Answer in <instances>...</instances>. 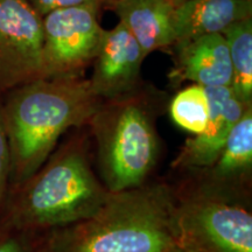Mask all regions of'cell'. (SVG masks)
I'll return each mask as SVG.
<instances>
[{
	"label": "cell",
	"instance_id": "obj_16",
	"mask_svg": "<svg viewBox=\"0 0 252 252\" xmlns=\"http://www.w3.org/2000/svg\"><path fill=\"white\" fill-rule=\"evenodd\" d=\"M11 172V156L1 112V96H0V202L5 197Z\"/></svg>",
	"mask_w": 252,
	"mask_h": 252
},
{
	"label": "cell",
	"instance_id": "obj_11",
	"mask_svg": "<svg viewBox=\"0 0 252 252\" xmlns=\"http://www.w3.org/2000/svg\"><path fill=\"white\" fill-rule=\"evenodd\" d=\"M203 171L201 186L231 196H247L252 173V105L231 128L220 156Z\"/></svg>",
	"mask_w": 252,
	"mask_h": 252
},
{
	"label": "cell",
	"instance_id": "obj_4",
	"mask_svg": "<svg viewBox=\"0 0 252 252\" xmlns=\"http://www.w3.org/2000/svg\"><path fill=\"white\" fill-rule=\"evenodd\" d=\"M158 103L157 94L139 87L125 96L103 100L88 123L96 140L103 185L109 191L139 187L156 167Z\"/></svg>",
	"mask_w": 252,
	"mask_h": 252
},
{
	"label": "cell",
	"instance_id": "obj_13",
	"mask_svg": "<svg viewBox=\"0 0 252 252\" xmlns=\"http://www.w3.org/2000/svg\"><path fill=\"white\" fill-rule=\"evenodd\" d=\"M247 18H252V0H185L175 7V43L222 33Z\"/></svg>",
	"mask_w": 252,
	"mask_h": 252
},
{
	"label": "cell",
	"instance_id": "obj_15",
	"mask_svg": "<svg viewBox=\"0 0 252 252\" xmlns=\"http://www.w3.org/2000/svg\"><path fill=\"white\" fill-rule=\"evenodd\" d=\"M209 113L206 90L198 84H191L179 91L169 104L172 121L191 134L201 133L206 128Z\"/></svg>",
	"mask_w": 252,
	"mask_h": 252
},
{
	"label": "cell",
	"instance_id": "obj_14",
	"mask_svg": "<svg viewBox=\"0 0 252 252\" xmlns=\"http://www.w3.org/2000/svg\"><path fill=\"white\" fill-rule=\"evenodd\" d=\"M232 67L231 88L245 105H252V18L236 21L222 32Z\"/></svg>",
	"mask_w": 252,
	"mask_h": 252
},
{
	"label": "cell",
	"instance_id": "obj_18",
	"mask_svg": "<svg viewBox=\"0 0 252 252\" xmlns=\"http://www.w3.org/2000/svg\"><path fill=\"white\" fill-rule=\"evenodd\" d=\"M169 252H213L209 249L202 247V245L195 243V242L190 241V239L181 237L180 243L173 249Z\"/></svg>",
	"mask_w": 252,
	"mask_h": 252
},
{
	"label": "cell",
	"instance_id": "obj_7",
	"mask_svg": "<svg viewBox=\"0 0 252 252\" xmlns=\"http://www.w3.org/2000/svg\"><path fill=\"white\" fill-rule=\"evenodd\" d=\"M43 77L42 17L27 0H0V96Z\"/></svg>",
	"mask_w": 252,
	"mask_h": 252
},
{
	"label": "cell",
	"instance_id": "obj_5",
	"mask_svg": "<svg viewBox=\"0 0 252 252\" xmlns=\"http://www.w3.org/2000/svg\"><path fill=\"white\" fill-rule=\"evenodd\" d=\"M176 196L181 237L213 252H252V215L241 197L201 185Z\"/></svg>",
	"mask_w": 252,
	"mask_h": 252
},
{
	"label": "cell",
	"instance_id": "obj_2",
	"mask_svg": "<svg viewBox=\"0 0 252 252\" xmlns=\"http://www.w3.org/2000/svg\"><path fill=\"white\" fill-rule=\"evenodd\" d=\"M102 102L83 76L37 78L2 94L9 182L19 187L27 181L47 161L60 137L88 124Z\"/></svg>",
	"mask_w": 252,
	"mask_h": 252
},
{
	"label": "cell",
	"instance_id": "obj_10",
	"mask_svg": "<svg viewBox=\"0 0 252 252\" xmlns=\"http://www.w3.org/2000/svg\"><path fill=\"white\" fill-rule=\"evenodd\" d=\"M175 65L169 75L178 83L190 81L208 87H231L232 67L224 36L212 33L175 43Z\"/></svg>",
	"mask_w": 252,
	"mask_h": 252
},
{
	"label": "cell",
	"instance_id": "obj_3",
	"mask_svg": "<svg viewBox=\"0 0 252 252\" xmlns=\"http://www.w3.org/2000/svg\"><path fill=\"white\" fill-rule=\"evenodd\" d=\"M18 188L8 223L21 230L56 229L86 220L111 193L94 175L88 144L80 137L63 145Z\"/></svg>",
	"mask_w": 252,
	"mask_h": 252
},
{
	"label": "cell",
	"instance_id": "obj_17",
	"mask_svg": "<svg viewBox=\"0 0 252 252\" xmlns=\"http://www.w3.org/2000/svg\"><path fill=\"white\" fill-rule=\"evenodd\" d=\"M41 17L55 9L72 7L81 5H96L102 8L103 5H109L111 0H27Z\"/></svg>",
	"mask_w": 252,
	"mask_h": 252
},
{
	"label": "cell",
	"instance_id": "obj_19",
	"mask_svg": "<svg viewBox=\"0 0 252 252\" xmlns=\"http://www.w3.org/2000/svg\"><path fill=\"white\" fill-rule=\"evenodd\" d=\"M0 252H26V250L20 239L9 237L0 241Z\"/></svg>",
	"mask_w": 252,
	"mask_h": 252
},
{
	"label": "cell",
	"instance_id": "obj_12",
	"mask_svg": "<svg viewBox=\"0 0 252 252\" xmlns=\"http://www.w3.org/2000/svg\"><path fill=\"white\" fill-rule=\"evenodd\" d=\"M109 6L146 58L152 52L175 45L176 4L173 0H111Z\"/></svg>",
	"mask_w": 252,
	"mask_h": 252
},
{
	"label": "cell",
	"instance_id": "obj_9",
	"mask_svg": "<svg viewBox=\"0 0 252 252\" xmlns=\"http://www.w3.org/2000/svg\"><path fill=\"white\" fill-rule=\"evenodd\" d=\"M209 121L201 133L188 138L172 163L178 169L201 171L217 159L234 125L248 106L242 103L230 86L208 87Z\"/></svg>",
	"mask_w": 252,
	"mask_h": 252
},
{
	"label": "cell",
	"instance_id": "obj_8",
	"mask_svg": "<svg viewBox=\"0 0 252 252\" xmlns=\"http://www.w3.org/2000/svg\"><path fill=\"white\" fill-rule=\"evenodd\" d=\"M146 56L122 23L104 31L89 78L93 93L108 100L133 93L140 86L141 64Z\"/></svg>",
	"mask_w": 252,
	"mask_h": 252
},
{
	"label": "cell",
	"instance_id": "obj_20",
	"mask_svg": "<svg viewBox=\"0 0 252 252\" xmlns=\"http://www.w3.org/2000/svg\"><path fill=\"white\" fill-rule=\"evenodd\" d=\"M173 1H174V2H175V4H176V5H178V4H180V2H182V1H185V0H173Z\"/></svg>",
	"mask_w": 252,
	"mask_h": 252
},
{
	"label": "cell",
	"instance_id": "obj_1",
	"mask_svg": "<svg viewBox=\"0 0 252 252\" xmlns=\"http://www.w3.org/2000/svg\"><path fill=\"white\" fill-rule=\"evenodd\" d=\"M176 206L162 182L111 191L88 219L53 230L43 252H169L181 241Z\"/></svg>",
	"mask_w": 252,
	"mask_h": 252
},
{
	"label": "cell",
	"instance_id": "obj_6",
	"mask_svg": "<svg viewBox=\"0 0 252 252\" xmlns=\"http://www.w3.org/2000/svg\"><path fill=\"white\" fill-rule=\"evenodd\" d=\"M99 6L55 9L42 17V61L45 77L83 76L93 64L104 28Z\"/></svg>",
	"mask_w": 252,
	"mask_h": 252
}]
</instances>
